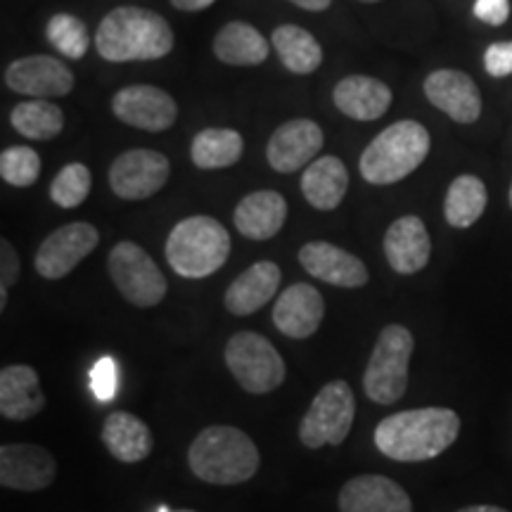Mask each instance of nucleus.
<instances>
[{
    "label": "nucleus",
    "mask_w": 512,
    "mask_h": 512,
    "mask_svg": "<svg viewBox=\"0 0 512 512\" xmlns=\"http://www.w3.org/2000/svg\"><path fill=\"white\" fill-rule=\"evenodd\" d=\"M460 434V418L451 408H415L384 418L375 427V446L399 463H422L441 456Z\"/></svg>",
    "instance_id": "f257e3e1"
},
{
    "label": "nucleus",
    "mask_w": 512,
    "mask_h": 512,
    "mask_svg": "<svg viewBox=\"0 0 512 512\" xmlns=\"http://www.w3.org/2000/svg\"><path fill=\"white\" fill-rule=\"evenodd\" d=\"M95 48L107 62L162 60L174 50V31L157 12L121 5L100 22Z\"/></svg>",
    "instance_id": "f03ea898"
},
{
    "label": "nucleus",
    "mask_w": 512,
    "mask_h": 512,
    "mask_svg": "<svg viewBox=\"0 0 512 512\" xmlns=\"http://www.w3.org/2000/svg\"><path fill=\"white\" fill-rule=\"evenodd\" d=\"M188 463L192 475L216 486L249 482L261 465L259 448L238 427L214 425L197 434L190 444Z\"/></svg>",
    "instance_id": "7ed1b4c3"
},
{
    "label": "nucleus",
    "mask_w": 512,
    "mask_h": 512,
    "mask_svg": "<svg viewBox=\"0 0 512 512\" xmlns=\"http://www.w3.org/2000/svg\"><path fill=\"white\" fill-rule=\"evenodd\" d=\"M430 131L413 119H401L377 133L361 155V176L370 185H394L413 174L430 155Z\"/></svg>",
    "instance_id": "20e7f679"
},
{
    "label": "nucleus",
    "mask_w": 512,
    "mask_h": 512,
    "mask_svg": "<svg viewBox=\"0 0 512 512\" xmlns=\"http://www.w3.org/2000/svg\"><path fill=\"white\" fill-rule=\"evenodd\" d=\"M166 261L181 278H209L230 256V233L211 216H188L166 238Z\"/></svg>",
    "instance_id": "39448f33"
},
{
    "label": "nucleus",
    "mask_w": 512,
    "mask_h": 512,
    "mask_svg": "<svg viewBox=\"0 0 512 512\" xmlns=\"http://www.w3.org/2000/svg\"><path fill=\"white\" fill-rule=\"evenodd\" d=\"M415 349L411 330L403 325H387L377 337L373 354H370L363 389L370 401L380 406H392L403 399L408 389V366Z\"/></svg>",
    "instance_id": "423d86ee"
},
{
    "label": "nucleus",
    "mask_w": 512,
    "mask_h": 512,
    "mask_svg": "<svg viewBox=\"0 0 512 512\" xmlns=\"http://www.w3.org/2000/svg\"><path fill=\"white\" fill-rule=\"evenodd\" d=\"M223 356L230 375L249 394L275 392L285 382L283 356L264 335L249 330L235 332L228 339Z\"/></svg>",
    "instance_id": "0eeeda50"
},
{
    "label": "nucleus",
    "mask_w": 512,
    "mask_h": 512,
    "mask_svg": "<svg viewBox=\"0 0 512 512\" xmlns=\"http://www.w3.org/2000/svg\"><path fill=\"white\" fill-rule=\"evenodd\" d=\"M107 271L121 297L138 309L157 306L169 290L162 268L136 242H119L107 256Z\"/></svg>",
    "instance_id": "6e6552de"
},
{
    "label": "nucleus",
    "mask_w": 512,
    "mask_h": 512,
    "mask_svg": "<svg viewBox=\"0 0 512 512\" xmlns=\"http://www.w3.org/2000/svg\"><path fill=\"white\" fill-rule=\"evenodd\" d=\"M356 415V399L344 380H332L316 394L299 425V441L306 448L339 446L349 437Z\"/></svg>",
    "instance_id": "1a4fd4ad"
},
{
    "label": "nucleus",
    "mask_w": 512,
    "mask_h": 512,
    "mask_svg": "<svg viewBox=\"0 0 512 512\" xmlns=\"http://www.w3.org/2000/svg\"><path fill=\"white\" fill-rule=\"evenodd\" d=\"M171 176V162L162 152L136 147L126 150L110 166V188L121 200H147L164 188Z\"/></svg>",
    "instance_id": "9d476101"
},
{
    "label": "nucleus",
    "mask_w": 512,
    "mask_h": 512,
    "mask_svg": "<svg viewBox=\"0 0 512 512\" xmlns=\"http://www.w3.org/2000/svg\"><path fill=\"white\" fill-rule=\"evenodd\" d=\"M98 228L86 221H74L60 226L36 249V273L46 280L67 278L88 254L98 247Z\"/></svg>",
    "instance_id": "9b49d317"
},
{
    "label": "nucleus",
    "mask_w": 512,
    "mask_h": 512,
    "mask_svg": "<svg viewBox=\"0 0 512 512\" xmlns=\"http://www.w3.org/2000/svg\"><path fill=\"white\" fill-rule=\"evenodd\" d=\"M5 86L29 98H64L74 91V74L53 55H27L8 64Z\"/></svg>",
    "instance_id": "f8f14e48"
},
{
    "label": "nucleus",
    "mask_w": 512,
    "mask_h": 512,
    "mask_svg": "<svg viewBox=\"0 0 512 512\" xmlns=\"http://www.w3.org/2000/svg\"><path fill=\"white\" fill-rule=\"evenodd\" d=\"M112 112L126 126L159 133L176 124L178 105L169 93L157 86H126L112 98Z\"/></svg>",
    "instance_id": "ddd939ff"
},
{
    "label": "nucleus",
    "mask_w": 512,
    "mask_h": 512,
    "mask_svg": "<svg viewBox=\"0 0 512 512\" xmlns=\"http://www.w3.org/2000/svg\"><path fill=\"white\" fill-rule=\"evenodd\" d=\"M323 143V128L313 119L285 121L283 126L275 128L271 140H268V164L278 174H294V171L306 169L313 162V157L323 150Z\"/></svg>",
    "instance_id": "4468645a"
},
{
    "label": "nucleus",
    "mask_w": 512,
    "mask_h": 512,
    "mask_svg": "<svg viewBox=\"0 0 512 512\" xmlns=\"http://www.w3.org/2000/svg\"><path fill=\"white\" fill-rule=\"evenodd\" d=\"M425 95L456 124H475L482 117V93L472 76L458 69H437L425 79Z\"/></svg>",
    "instance_id": "2eb2a0df"
},
{
    "label": "nucleus",
    "mask_w": 512,
    "mask_h": 512,
    "mask_svg": "<svg viewBox=\"0 0 512 512\" xmlns=\"http://www.w3.org/2000/svg\"><path fill=\"white\" fill-rule=\"evenodd\" d=\"M55 482V458L36 444L0 448V484L15 491H43Z\"/></svg>",
    "instance_id": "dca6fc26"
},
{
    "label": "nucleus",
    "mask_w": 512,
    "mask_h": 512,
    "mask_svg": "<svg viewBox=\"0 0 512 512\" xmlns=\"http://www.w3.org/2000/svg\"><path fill=\"white\" fill-rule=\"evenodd\" d=\"M299 264L316 280L335 287L356 290L368 283V268L356 254L323 240L309 242L299 249Z\"/></svg>",
    "instance_id": "f3484780"
},
{
    "label": "nucleus",
    "mask_w": 512,
    "mask_h": 512,
    "mask_svg": "<svg viewBox=\"0 0 512 512\" xmlns=\"http://www.w3.org/2000/svg\"><path fill=\"white\" fill-rule=\"evenodd\" d=\"M339 512H413V503L394 479L361 475L349 479L339 491Z\"/></svg>",
    "instance_id": "a211bd4d"
},
{
    "label": "nucleus",
    "mask_w": 512,
    "mask_h": 512,
    "mask_svg": "<svg viewBox=\"0 0 512 512\" xmlns=\"http://www.w3.org/2000/svg\"><path fill=\"white\" fill-rule=\"evenodd\" d=\"M325 316L323 294L309 283H294L280 294L273 309L275 328L290 339H309Z\"/></svg>",
    "instance_id": "6ab92c4d"
},
{
    "label": "nucleus",
    "mask_w": 512,
    "mask_h": 512,
    "mask_svg": "<svg viewBox=\"0 0 512 512\" xmlns=\"http://www.w3.org/2000/svg\"><path fill=\"white\" fill-rule=\"evenodd\" d=\"M384 256L401 275L420 273L430 264L432 240L418 216H401L384 233Z\"/></svg>",
    "instance_id": "aec40b11"
},
{
    "label": "nucleus",
    "mask_w": 512,
    "mask_h": 512,
    "mask_svg": "<svg viewBox=\"0 0 512 512\" xmlns=\"http://www.w3.org/2000/svg\"><path fill=\"white\" fill-rule=\"evenodd\" d=\"M335 107L344 117L356 121H375L387 114L394 95L387 83L375 76L354 74L342 79L332 91Z\"/></svg>",
    "instance_id": "412c9836"
},
{
    "label": "nucleus",
    "mask_w": 512,
    "mask_h": 512,
    "mask_svg": "<svg viewBox=\"0 0 512 512\" xmlns=\"http://www.w3.org/2000/svg\"><path fill=\"white\" fill-rule=\"evenodd\" d=\"M235 228L249 240L264 242L280 233L287 221V202L275 190H256L242 197L233 214Z\"/></svg>",
    "instance_id": "4be33fe9"
},
{
    "label": "nucleus",
    "mask_w": 512,
    "mask_h": 512,
    "mask_svg": "<svg viewBox=\"0 0 512 512\" xmlns=\"http://www.w3.org/2000/svg\"><path fill=\"white\" fill-rule=\"evenodd\" d=\"M280 278L283 275L273 261H256L230 283L223 304L233 316H252L275 297Z\"/></svg>",
    "instance_id": "5701e85b"
},
{
    "label": "nucleus",
    "mask_w": 512,
    "mask_h": 512,
    "mask_svg": "<svg viewBox=\"0 0 512 512\" xmlns=\"http://www.w3.org/2000/svg\"><path fill=\"white\" fill-rule=\"evenodd\" d=\"M46 408L38 373L31 366H5L0 370V413L5 420H29Z\"/></svg>",
    "instance_id": "b1692460"
},
{
    "label": "nucleus",
    "mask_w": 512,
    "mask_h": 512,
    "mask_svg": "<svg viewBox=\"0 0 512 512\" xmlns=\"http://www.w3.org/2000/svg\"><path fill=\"white\" fill-rule=\"evenodd\" d=\"M349 190V171L335 155H323L306 166L302 192L306 202L318 211H332L342 204Z\"/></svg>",
    "instance_id": "393cba45"
},
{
    "label": "nucleus",
    "mask_w": 512,
    "mask_h": 512,
    "mask_svg": "<svg viewBox=\"0 0 512 512\" xmlns=\"http://www.w3.org/2000/svg\"><path fill=\"white\" fill-rule=\"evenodd\" d=\"M102 444L121 463H140L152 453L155 439L150 427L133 413H110L102 425Z\"/></svg>",
    "instance_id": "a878e982"
},
{
    "label": "nucleus",
    "mask_w": 512,
    "mask_h": 512,
    "mask_svg": "<svg viewBox=\"0 0 512 512\" xmlns=\"http://www.w3.org/2000/svg\"><path fill=\"white\" fill-rule=\"evenodd\" d=\"M214 55L230 67H256L271 55V43L247 22H228L214 38Z\"/></svg>",
    "instance_id": "bb28decb"
},
{
    "label": "nucleus",
    "mask_w": 512,
    "mask_h": 512,
    "mask_svg": "<svg viewBox=\"0 0 512 512\" xmlns=\"http://www.w3.org/2000/svg\"><path fill=\"white\" fill-rule=\"evenodd\" d=\"M271 46L283 67L290 69L292 74H313L323 64V48H320L316 36L297 27V24H280L273 31Z\"/></svg>",
    "instance_id": "cd10ccee"
},
{
    "label": "nucleus",
    "mask_w": 512,
    "mask_h": 512,
    "mask_svg": "<svg viewBox=\"0 0 512 512\" xmlns=\"http://www.w3.org/2000/svg\"><path fill=\"white\" fill-rule=\"evenodd\" d=\"M245 152V140L233 128H204L192 138L190 157L197 169L214 171L238 164Z\"/></svg>",
    "instance_id": "c85d7f7f"
},
{
    "label": "nucleus",
    "mask_w": 512,
    "mask_h": 512,
    "mask_svg": "<svg viewBox=\"0 0 512 512\" xmlns=\"http://www.w3.org/2000/svg\"><path fill=\"white\" fill-rule=\"evenodd\" d=\"M486 202V185L479 176L463 174L448 185L446 200H444V216L448 226L453 228H470L482 219Z\"/></svg>",
    "instance_id": "c756f323"
},
{
    "label": "nucleus",
    "mask_w": 512,
    "mask_h": 512,
    "mask_svg": "<svg viewBox=\"0 0 512 512\" xmlns=\"http://www.w3.org/2000/svg\"><path fill=\"white\" fill-rule=\"evenodd\" d=\"M10 124L29 140H53L64 128V112L50 100H27L12 107Z\"/></svg>",
    "instance_id": "7c9ffc66"
},
{
    "label": "nucleus",
    "mask_w": 512,
    "mask_h": 512,
    "mask_svg": "<svg viewBox=\"0 0 512 512\" xmlns=\"http://www.w3.org/2000/svg\"><path fill=\"white\" fill-rule=\"evenodd\" d=\"M91 185V169L86 164H67L57 171L53 183H50V200L62 209H76L91 195Z\"/></svg>",
    "instance_id": "2f4dec72"
},
{
    "label": "nucleus",
    "mask_w": 512,
    "mask_h": 512,
    "mask_svg": "<svg viewBox=\"0 0 512 512\" xmlns=\"http://www.w3.org/2000/svg\"><path fill=\"white\" fill-rule=\"evenodd\" d=\"M46 36H48L50 46H53L57 53L67 55L69 60H81V57L86 55L88 43H91L88 41L86 24H83L79 17L67 15V12L50 17V22L46 27Z\"/></svg>",
    "instance_id": "473e14b6"
},
{
    "label": "nucleus",
    "mask_w": 512,
    "mask_h": 512,
    "mask_svg": "<svg viewBox=\"0 0 512 512\" xmlns=\"http://www.w3.org/2000/svg\"><path fill=\"white\" fill-rule=\"evenodd\" d=\"M0 176L12 188H29L41 176V157L31 147H8L0 152Z\"/></svg>",
    "instance_id": "72a5a7b5"
},
{
    "label": "nucleus",
    "mask_w": 512,
    "mask_h": 512,
    "mask_svg": "<svg viewBox=\"0 0 512 512\" xmlns=\"http://www.w3.org/2000/svg\"><path fill=\"white\" fill-rule=\"evenodd\" d=\"M91 392L102 403L114 401V396L119 392V368L114 358H100L91 368Z\"/></svg>",
    "instance_id": "f704fd0d"
},
{
    "label": "nucleus",
    "mask_w": 512,
    "mask_h": 512,
    "mask_svg": "<svg viewBox=\"0 0 512 512\" xmlns=\"http://www.w3.org/2000/svg\"><path fill=\"white\" fill-rule=\"evenodd\" d=\"M484 69L496 79L512 76V41L491 43L484 53Z\"/></svg>",
    "instance_id": "c9c22d12"
},
{
    "label": "nucleus",
    "mask_w": 512,
    "mask_h": 512,
    "mask_svg": "<svg viewBox=\"0 0 512 512\" xmlns=\"http://www.w3.org/2000/svg\"><path fill=\"white\" fill-rule=\"evenodd\" d=\"M472 12L489 27H503L510 17V0H475Z\"/></svg>",
    "instance_id": "e433bc0d"
},
{
    "label": "nucleus",
    "mask_w": 512,
    "mask_h": 512,
    "mask_svg": "<svg viewBox=\"0 0 512 512\" xmlns=\"http://www.w3.org/2000/svg\"><path fill=\"white\" fill-rule=\"evenodd\" d=\"M19 280V256L8 240H0V287H10Z\"/></svg>",
    "instance_id": "4c0bfd02"
},
{
    "label": "nucleus",
    "mask_w": 512,
    "mask_h": 512,
    "mask_svg": "<svg viewBox=\"0 0 512 512\" xmlns=\"http://www.w3.org/2000/svg\"><path fill=\"white\" fill-rule=\"evenodd\" d=\"M216 0H171V5H174L176 10H183V12H200V10H207L209 5H214Z\"/></svg>",
    "instance_id": "58836bf2"
},
{
    "label": "nucleus",
    "mask_w": 512,
    "mask_h": 512,
    "mask_svg": "<svg viewBox=\"0 0 512 512\" xmlns=\"http://www.w3.org/2000/svg\"><path fill=\"white\" fill-rule=\"evenodd\" d=\"M290 3L297 5V8L309 10V12H323L332 5V0H290Z\"/></svg>",
    "instance_id": "ea45409f"
},
{
    "label": "nucleus",
    "mask_w": 512,
    "mask_h": 512,
    "mask_svg": "<svg viewBox=\"0 0 512 512\" xmlns=\"http://www.w3.org/2000/svg\"><path fill=\"white\" fill-rule=\"evenodd\" d=\"M458 512H508V510L496 508V505H470V508H463Z\"/></svg>",
    "instance_id": "a19ab883"
},
{
    "label": "nucleus",
    "mask_w": 512,
    "mask_h": 512,
    "mask_svg": "<svg viewBox=\"0 0 512 512\" xmlns=\"http://www.w3.org/2000/svg\"><path fill=\"white\" fill-rule=\"evenodd\" d=\"M8 306V287H0V311H5Z\"/></svg>",
    "instance_id": "79ce46f5"
},
{
    "label": "nucleus",
    "mask_w": 512,
    "mask_h": 512,
    "mask_svg": "<svg viewBox=\"0 0 512 512\" xmlns=\"http://www.w3.org/2000/svg\"><path fill=\"white\" fill-rule=\"evenodd\" d=\"M157 512H171V510H169V508H166V505H162V508H159Z\"/></svg>",
    "instance_id": "37998d69"
},
{
    "label": "nucleus",
    "mask_w": 512,
    "mask_h": 512,
    "mask_svg": "<svg viewBox=\"0 0 512 512\" xmlns=\"http://www.w3.org/2000/svg\"><path fill=\"white\" fill-rule=\"evenodd\" d=\"M361 3H380V0H361Z\"/></svg>",
    "instance_id": "c03bdc74"
},
{
    "label": "nucleus",
    "mask_w": 512,
    "mask_h": 512,
    "mask_svg": "<svg viewBox=\"0 0 512 512\" xmlns=\"http://www.w3.org/2000/svg\"><path fill=\"white\" fill-rule=\"evenodd\" d=\"M508 200H510V207H512V185H510V195H508Z\"/></svg>",
    "instance_id": "a18cd8bd"
},
{
    "label": "nucleus",
    "mask_w": 512,
    "mask_h": 512,
    "mask_svg": "<svg viewBox=\"0 0 512 512\" xmlns=\"http://www.w3.org/2000/svg\"><path fill=\"white\" fill-rule=\"evenodd\" d=\"M176 512H197V510H176Z\"/></svg>",
    "instance_id": "49530a36"
}]
</instances>
